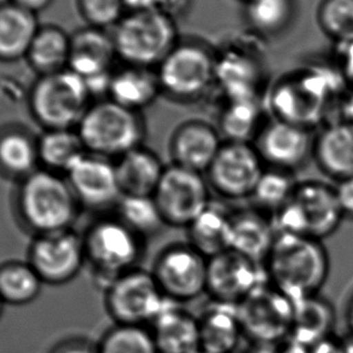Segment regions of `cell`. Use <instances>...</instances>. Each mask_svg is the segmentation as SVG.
I'll use <instances>...</instances> for the list:
<instances>
[{"mask_svg": "<svg viewBox=\"0 0 353 353\" xmlns=\"http://www.w3.org/2000/svg\"><path fill=\"white\" fill-rule=\"evenodd\" d=\"M335 324L336 312L328 299L317 294L296 300L290 340L310 350L333 336Z\"/></svg>", "mask_w": 353, "mask_h": 353, "instance_id": "4316f807", "label": "cell"}, {"mask_svg": "<svg viewBox=\"0 0 353 353\" xmlns=\"http://www.w3.org/2000/svg\"><path fill=\"white\" fill-rule=\"evenodd\" d=\"M218 128L202 120H188L176 126L168 143L172 165L206 174L223 145Z\"/></svg>", "mask_w": 353, "mask_h": 353, "instance_id": "ffe728a7", "label": "cell"}, {"mask_svg": "<svg viewBox=\"0 0 353 353\" xmlns=\"http://www.w3.org/2000/svg\"><path fill=\"white\" fill-rule=\"evenodd\" d=\"M245 339L265 347L290 340L294 301L265 282L236 306Z\"/></svg>", "mask_w": 353, "mask_h": 353, "instance_id": "30bf717a", "label": "cell"}, {"mask_svg": "<svg viewBox=\"0 0 353 353\" xmlns=\"http://www.w3.org/2000/svg\"><path fill=\"white\" fill-rule=\"evenodd\" d=\"M185 230L188 243L208 259L230 250L231 211L212 201Z\"/></svg>", "mask_w": 353, "mask_h": 353, "instance_id": "1f68e13d", "label": "cell"}, {"mask_svg": "<svg viewBox=\"0 0 353 353\" xmlns=\"http://www.w3.org/2000/svg\"><path fill=\"white\" fill-rule=\"evenodd\" d=\"M91 99L86 81L67 68L39 77L28 92V107L44 130L77 128Z\"/></svg>", "mask_w": 353, "mask_h": 353, "instance_id": "ba28073f", "label": "cell"}, {"mask_svg": "<svg viewBox=\"0 0 353 353\" xmlns=\"http://www.w3.org/2000/svg\"><path fill=\"white\" fill-rule=\"evenodd\" d=\"M207 261L188 242H176L157 254L150 272L168 301L184 304L206 294Z\"/></svg>", "mask_w": 353, "mask_h": 353, "instance_id": "7c38bea8", "label": "cell"}, {"mask_svg": "<svg viewBox=\"0 0 353 353\" xmlns=\"http://www.w3.org/2000/svg\"><path fill=\"white\" fill-rule=\"evenodd\" d=\"M70 35L59 26H40L26 59L39 77L68 68Z\"/></svg>", "mask_w": 353, "mask_h": 353, "instance_id": "d6a6232c", "label": "cell"}, {"mask_svg": "<svg viewBox=\"0 0 353 353\" xmlns=\"http://www.w3.org/2000/svg\"><path fill=\"white\" fill-rule=\"evenodd\" d=\"M265 282L264 266L236 250L221 252L207 261L206 294L216 304L237 306Z\"/></svg>", "mask_w": 353, "mask_h": 353, "instance_id": "9a60e30c", "label": "cell"}, {"mask_svg": "<svg viewBox=\"0 0 353 353\" xmlns=\"http://www.w3.org/2000/svg\"><path fill=\"white\" fill-rule=\"evenodd\" d=\"M314 131L277 119L266 120L253 145L265 167L295 173L312 159Z\"/></svg>", "mask_w": 353, "mask_h": 353, "instance_id": "e0dca14e", "label": "cell"}, {"mask_svg": "<svg viewBox=\"0 0 353 353\" xmlns=\"http://www.w3.org/2000/svg\"><path fill=\"white\" fill-rule=\"evenodd\" d=\"M312 159L335 183L353 176V125L339 120L322 126L314 134Z\"/></svg>", "mask_w": 353, "mask_h": 353, "instance_id": "7402d4cb", "label": "cell"}, {"mask_svg": "<svg viewBox=\"0 0 353 353\" xmlns=\"http://www.w3.org/2000/svg\"><path fill=\"white\" fill-rule=\"evenodd\" d=\"M115 59L118 54L108 30L86 26L70 34L68 69L85 81L110 75Z\"/></svg>", "mask_w": 353, "mask_h": 353, "instance_id": "44dd1931", "label": "cell"}, {"mask_svg": "<svg viewBox=\"0 0 353 353\" xmlns=\"http://www.w3.org/2000/svg\"><path fill=\"white\" fill-rule=\"evenodd\" d=\"M335 194L345 219L353 221V176L335 183Z\"/></svg>", "mask_w": 353, "mask_h": 353, "instance_id": "ee69618b", "label": "cell"}, {"mask_svg": "<svg viewBox=\"0 0 353 353\" xmlns=\"http://www.w3.org/2000/svg\"><path fill=\"white\" fill-rule=\"evenodd\" d=\"M192 6V0H160L159 9L176 21L188 15Z\"/></svg>", "mask_w": 353, "mask_h": 353, "instance_id": "f6af8a7d", "label": "cell"}, {"mask_svg": "<svg viewBox=\"0 0 353 353\" xmlns=\"http://www.w3.org/2000/svg\"><path fill=\"white\" fill-rule=\"evenodd\" d=\"M10 1L16 6H21L26 10L38 15V12H40V11L48 9L52 4L54 0H10Z\"/></svg>", "mask_w": 353, "mask_h": 353, "instance_id": "c3c4849f", "label": "cell"}, {"mask_svg": "<svg viewBox=\"0 0 353 353\" xmlns=\"http://www.w3.org/2000/svg\"><path fill=\"white\" fill-rule=\"evenodd\" d=\"M4 307H6V303L3 301L1 296H0V319H1V316H3V312H4Z\"/></svg>", "mask_w": 353, "mask_h": 353, "instance_id": "816d5d0a", "label": "cell"}, {"mask_svg": "<svg viewBox=\"0 0 353 353\" xmlns=\"http://www.w3.org/2000/svg\"><path fill=\"white\" fill-rule=\"evenodd\" d=\"M265 80V64L256 50L239 43L216 51V88L224 99H261Z\"/></svg>", "mask_w": 353, "mask_h": 353, "instance_id": "ac0fdd59", "label": "cell"}, {"mask_svg": "<svg viewBox=\"0 0 353 353\" xmlns=\"http://www.w3.org/2000/svg\"><path fill=\"white\" fill-rule=\"evenodd\" d=\"M123 64L157 68L181 40L176 21L160 9L128 11L112 32Z\"/></svg>", "mask_w": 353, "mask_h": 353, "instance_id": "8992f818", "label": "cell"}, {"mask_svg": "<svg viewBox=\"0 0 353 353\" xmlns=\"http://www.w3.org/2000/svg\"><path fill=\"white\" fill-rule=\"evenodd\" d=\"M41 168L65 176L74 163L88 150L77 128L44 130L38 137Z\"/></svg>", "mask_w": 353, "mask_h": 353, "instance_id": "836d02e7", "label": "cell"}, {"mask_svg": "<svg viewBox=\"0 0 353 353\" xmlns=\"http://www.w3.org/2000/svg\"><path fill=\"white\" fill-rule=\"evenodd\" d=\"M99 353H159L149 327L115 324L102 335Z\"/></svg>", "mask_w": 353, "mask_h": 353, "instance_id": "f35d334b", "label": "cell"}, {"mask_svg": "<svg viewBox=\"0 0 353 353\" xmlns=\"http://www.w3.org/2000/svg\"><path fill=\"white\" fill-rule=\"evenodd\" d=\"M264 170L253 143L224 142L205 176L223 199L250 200Z\"/></svg>", "mask_w": 353, "mask_h": 353, "instance_id": "4fadbf2b", "label": "cell"}, {"mask_svg": "<svg viewBox=\"0 0 353 353\" xmlns=\"http://www.w3.org/2000/svg\"><path fill=\"white\" fill-rule=\"evenodd\" d=\"M216 50L197 38H181L157 65L161 94L178 103H194L216 88Z\"/></svg>", "mask_w": 353, "mask_h": 353, "instance_id": "3957f363", "label": "cell"}, {"mask_svg": "<svg viewBox=\"0 0 353 353\" xmlns=\"http://www.w3.org/2000/svg\"><path fill=\"white\" fill-rule=\"evenodd\" d=\"M152 197L166 226L187 229L211 205V187L203 173L171 163Z\"/></svg>", "mask_w": 353, "mask_h": 353, "instance_id": "8fae6325", "label": "cell"}, {"mask_svg": "<svg viewBox=\"0 0 353 353\" xmlns=\"http://www.w3.org/2000/svg\"><path fill=\"white\" fill-rule=\"evenodd\" d=\"M43 285V281L27 260H10L0 264V296L6 305L25 306L33 303Z\"/></svg>", "mask_w": 353, "mask_h": 353, "instance_id": "d590c367", "label": "cell"}, {"mask_svg": "<svg viewBox=\"0 0 353 353\" xmlns=\"http://www.w3.org/2000/svg\"><path fill=\"white\" fill-rule=\"evenodd\" d=\"M40 28L38 15L6 0L0 3V62L26 59Z\"/></svg>", "mask_w": 353, "mask_h": 353, "instance_id": "f1b7e54d", "label": "cell"}, {"mask_svg": "<svg viewBox=\"0 0 353 353\" xmlns=\"http://www.w3.org/2000/svg\"><path fill=\"white\" fill-rule=\"evenodd\" d=\"M38 168V137L17 126L0 130V176L19 183Z\"/></svg>", "mask_w": 353, "mask_h": 353, "instance_id": "f546056e", "label": "cell"}, {"mask_svg": "<svg viewBox=\"0 0 353 353\" xmlns=\"http://www.w3.org/2000/svg\"><path fill=\"white\" fill-rule=\"evenodd\" d=\"M261 99H225L218 120L224 142L253 143L265 120Z\"/></svg>", "mask_w": 353, "mask_h": 353, "instance_id": "4dcf8cb0", "label": "cell"}, {"mask_svg": "<svg viewBox=\"0 0 353 353\" xmlns=\"http://www.w3.org/2000/svg\"><path fill=\"white\" fill-rule=\"evenodd\" d=\"M27 261L44 285L69 283L86 265L83 235L69 229L33 236Z\"/></svg>", "mask_w": 353, "mask_h": 353, "instance_id": "5bb4252c", "label": "cell"}, {"mask_svg": "<svg viewBox=\"0 0 353 353\" xmlns=\"http://www.w3.org/2000/svg\"><path fill=\"white\" fill-rule=\"evenodd\" d=\"M241 1H242V3H245V1H248V0H241Z\"/></svg>", "mask_w": 353, "mask_h": 353, "instance_id": "f5cc1de1", "label": "cell"}, {"mask_svg": "<svg viewBox=\"0 0 353 353\" xmlns=\"http://www.w3.org/2000/svg\"><path fill=\"white\" fill-rule=\"evenodd\" d=\"M197 319L202 353L237 352L245 335L236 306L213 303Z\"/></svg>", "mask_w": 353, "mask_h": 353, "instance_id": "83f0119b", "label": "cell"}, {"mask_svg": "<svg viewBox=\"0 0 353 353\" xmlns=\"http://www.w3.org/2000/svg\"><path fill=\"white\" fill-rule=\"evenodd\" d=\"M50 353H99V345L83 336H70L56 343Z\"/></svg>", "mask_w": 353, "mask_h": 353, "instance_id": "7bdbcfd3", "label": "cell"}, {"mask_svg": "<svg viewBox=\"0 0 353 353\" xmlns=\"http://www.w3.org/2000/svg\"><path fill=\"white\" fill-rule=\"evenodd\" d=\"M114 161L123 195L131 196H152L166 168L157 152L145 145Z\"/></svg>", "mask_w": 353, "mask_h": 353, "instance_id": "484cf974", "label": "cell"}, {"mask_svg": "<svg viewBox=\"0 0 353 353\" xmlns=\"http://www.w3.org/2000/svg\"><path fill=\"white\" fill-rule=\"evenodd\" d=\"M263 266L268 282L296 301L321 293L328 280L330 259L323 241L277 234Z\"/></svg>", "mask_w": 353, "mask_h": 353, "instance_id": "6da1fadb", "label": "cell"}, {"mask_svg": "<svg viewBox=\"0 0 353 353\" xmlns=\"http://www.w3.org/2000/svg\"><path fill=\"white\" fill-rule=\"evenodd\" d=\"M276 236L270 214L253 206L231 211L230 250L263 265Z\"/></svg>", "mask_w": 353, "mask_h": 353, "instance_id": "603a6c76", "label": "cell"}, {"mask_svg": "<svg viewBox=\"0 0 353 353\" xmlns=\"http://www.w3.org/2000/svg\"><path fill=\"white\" fill-rule=\"evenodd\" d=\"M345 321L347 327L348 336L353 340V293L348 298L346 310H345Z\"/></svg>", "mask_w": 353, "mask_h": 353, "instance_id": "f907efd6", "label": "cell"}, {"mask_svg": "<svg viewBox=\"0 0 353 353\" xmlns=\"http://www.w3.org/2000/svg\"><path fill=\"white\" fill-rule=\"evenodd\" d=\"M161 96L157 70L123 64L112 73L108 99L125 108L142 113Z\"/></svg>", "mask_w": 353, "mask_h": 353, "instance_id": "d4e9b609", "label": "cell"}, {"mask_svg": "<svg viewBox=\"0 0 353 353\" xmlns=\"http://www.w3.org/2000/svg\"><path fill=\"white\" fill-rule=\"evenodd\" d=\"M272 118L314 131L324 126L330 110L301 83L294 72L279 79L266 96Z\"/></svg>", "mask_w": 353, "mask_h": 353, "instance_id": "d6986e66", "label": "cell"}, {"mask_svg": "<svg viewBox=\"0 0 353 353\" xmlns=\"http://www.w3.org/2000/svg\"><path fill=\"white\" fill-rule=\"evenodd\" d=\"M79 14L86 26L108 30L126 14L123 0H77Z\"/></svg>", "mask_w": 353, "mask_h": 353, "instance_id": "60d3db41", "label": "cell"}, {"mask_svg": "<svg viewBox=\"0 0 353 353\" xmlns=\"http://www.w3.org/2000/svg\"><path fill=\"white\" fill-rule=\"evenodd\" d=\"M316 21L334 45L353 40V0H321Z\"/></svg>", "mask_w": 353, "mask_h": 353, "instance_id": "ab89813d", "label": "cell"}, {"mask_svg": "<svg viewBox=\"0 0 353 353\" xmlns=\"http://www.w3.org/2000/svg\"><path fill=\"white\" fill-rule=\"evenodd\" d=\"M86 264L105 288L118 276L139 268L147 240L131 230L115 214L92 221L83 234Z\"/></svg>", "mask_w": 353, "mask_h": 353, "instance_id": "277c9868", "label": "cell"}, {"mask_svg": "<svg viewBox=\"0 0 353 353\" xmlns=\"http://www.w3.org/2000/svg\"><path fill=\"white\" fill-rule=\"evenodd\" d=\"M274 353H310L309 348L303 347L298 343L287 340L274 348Z\"/></svg>", "mask_w": 353, "mask_h": 353, "instance_id": "681fc988", "label": "cell"}, {"mask_svg": "<svg viewBox=\"0 0 353 353\" xmlns=\"http://www.w3.org/2000/svg\"><path fill=\"white\" fill-rule=\"evenodd\" d=\"M334 46V61L341 70L348 88H353V40Z\"/></svg>", "mask_w": 353, "mask_h": 353, "instance_id": "b9f144b4", "label": "cell"}, {"mask_svg": "<svg viewBox=\"0 0 353 353\" xmlns=\"http://www.w3.org/2000/svg\"><path fill=\"white\" fill-rule=\"evenodd\" d=\"M340 121L353 125V88H348L338 103Z\"/></svg>", "mask_w": 353, "mask_h": 353, "instance_id": "bcb514c9", "label": "cell"}, {"mask_svg": "<svg viewBox=\"0 0 353 353\" xmlns=\"http://www.w3.org/2000/svg\"><path fill=\"white\" fill-rule=\"evenodd\" d=\"M123 6L128 11H144L159 9L160 0H123Z\"/></svg>", "mask_w": 353, "mask_h": 353, "instance_id": "7dc6e473", "label": "cell"}, {"mask_svg": "<svg viewBox=\"0 0 353 353\" xmlns=\"http://www.w3.org/2000/svg\"><path fill=\"white\" fill-rule=\"evenodd\" d=\"M15 212L33 236L72 229L81 207L63 174L38 168L17 183Z\"/></svg>", "mask_w": 353, "mask_h": 353, "instance_id": "7a4b0ae2", "label": "cell"}, {"mask_svg": "<svg viewBox=\"0 0 353 353\" xmlns=\"http://www.w3.org/2000/svg\"><path fill=\"white\" fill-rule=\"evenodd\" d=\"M298 183L295 173L265 167L250 196L252 206L274 216L294 195Z\"/></svg>", "mask_w": 353, "mask_h": 353, "instance_id": "74e56055", "label": "cell"}, {"mask_svg": "<svg viewBox=\"0 0 353 353\" xmlns=\"http://www.w3.org/2000/svg\"><path fill=\"white\" fill-rule=\"evenodd\" d=\"M271 216L277 234L319 241L334 235L345 221L334 185L319 181L298 183L290 201Z\"/></svg>", "mask_w": 353, "mask_h": 353, "instance_id": "52a82bcc", "label": "cell"}, {"mask_svg": "<svg viewBox=\"0 0 353 353\" xmlns=\"http://www.w3.org/2000/svg\"><path fill=\"white\" fill-rule=\"evenodd\" d=\"M113 214L144 240L157 235L166 226L152 196L123 195Z\"/></svg>", "mask_w": 353, "mask_h": 353, "instance_id": "8d00e7d4", "label": "cell"}, {"mask_svg": "<svg viewBox=\"0 0 353 353\" xmlns=\"http://www.w3.org/2000/svg\"><path fill=\"white\" fill-rule=\"evenodd\" d=\"M167 303L152 272L141 268L118 276L104 288V306L115 324L150 327Z\"/></svg>", "mask_w": 353, "mask_h": 353, "instance_id": "9c48e42d", "label": "cell"}, {"mask_svg": "<svg viewBox=\"0 0 353 353\" xmlns=\"http://www.w3.org/2000/svg\"><path fill=\"white\" fill-rule=\"evenodd\" d=\"M245 23L256 37L276 38L293 25L296 0H248L243 3Z\"/></svg>", "mask_w": 353, "mask_h": 353, "instance_id": "e575fe53", "label": "cell"}, {"mask_svg": "<svg viewBox=\"0 0 353 353\" xmlns=\"http://www.w3.org/2000/svg\"><path fill=\"white\" fill-rule=\"evenodd\" d=\"M64 176L81 210L104 216L114 212L123 197L115 161L107 157L86 152Z\"/></svg>", "mask_w": 353, "mask_h": 353, "instance_id": "2e32d148", "label": "cell"}, {"mask_svg": "<svg viewBox=\"0 0 353 353\" xmlns=\"http://www.w3.org/2000/svg\"><path fill=\"white\" fill-rule=\"evenodd\" d=\"M77 131L88 152L117 160L144 145L148 128L142 113L107 97L91 103Z\"/></svg>", "mask_w": 353, "mask_h": 353, "instance_id": "5b68a950", "label": "cell"}, {"mask_svg": "<svg viewBox=\"0 0 353 353\" xmlns=\"http://www.w3.org/2000/svg\"><path fill=\"white\" fill-rule=\"evenodd\" d=\"M149 328L159 353L201 352L197 316L179 304L168 301Z\"/></svg>", "mask_w": 353, "mask_h": 353, "instance_id": "cb8c5ba5", "label": "cell"}]
</instances>
